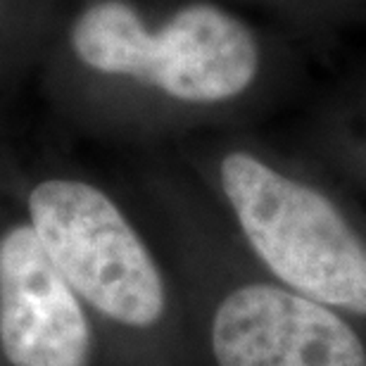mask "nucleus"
<instances>
[{"mask_svg": "<svg viewBox=\"0 0 366 366\" xmlns=\"http://www.w3.org/2000/svg\"><path fill=\"white\" fill-rule=\"evenodd\" d=\"M31 226L74 292L127 326H152L164 285L148 247L102 190L81 181H46L29 197Z\"/></svg>", "mask_w": 366, "mask_h": 366, "instance_id": "7ed1b4c3", "label": "nucleus"}, {"mask_svg": "<svg viewBox=\"0 0 366 366\" xmlns=\"http://www.w3.org/2000/svg\"><path fill=\"white\" fill-rule=\"evenodd\" d=\"M219 366H366L362 338L331 307L274 285H245L212 321Z\"/></svg>", "mask_w": 366, "mask_h": 366, "instance_id": "20e7f679", "label": "nucleus"}, {"mask_svg": "<svg viewBox=\"0 0 366 366\" xmlns=\"http://www.w3.org/2000/svg\"><path fill=\"white\" fill-rule=\"evenodd\" d=\"M71 46L89 67L157 86L183 102H224L243 93L259 69L254 34L233 14L195 3L148 31L124 0H102L71 29Z\"/></svg>", "mask_w": 366, "mask_h": 366, "instance_id": "f257e3e1", "label": "nucleus"}, {"mask_svg": "<svg viewBox=\"0 0 366 366\" xmlns=\"http://www.w3.org/2000/svg\"><path fill=\"white\" fill-rule=\"evenodd\" d=\"M0 345L14 366H89V321L34 226L0 240Z\"/></svg>", "mask_w": 366, "mask_h": 366, "instance_id": "39448f33", "label": "nucleus"}, {"mask_svg": "<svg viewBox=\"0 0 366 366\" xmlns=\"http://www.w3.org/2000/svg\"><path fill=\"white\" fill-rule=\"evenodd\" d=\"M222 186L247 243L285 285L366 314V247L326 195L245 152L224 157Z\"/></svg>", "mask_w": 366, "mask_h": 366, "instance_id": "f03ea898", "label": "nucleus"}]
</instances>
